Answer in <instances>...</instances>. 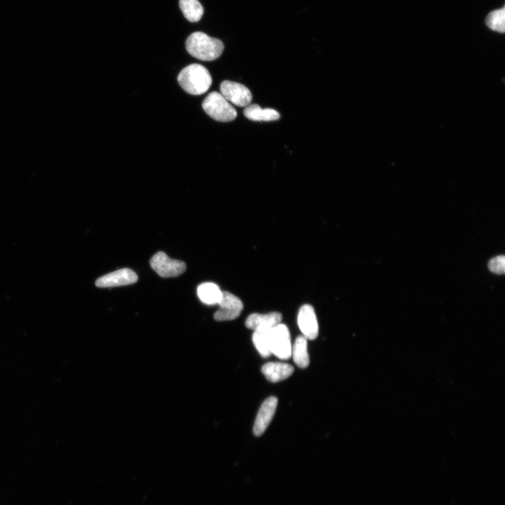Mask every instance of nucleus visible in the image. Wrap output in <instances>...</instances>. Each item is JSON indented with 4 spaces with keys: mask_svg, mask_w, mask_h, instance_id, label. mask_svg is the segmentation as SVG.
Here are the masks:
<instances>
[{
    "mask_svg": "<svg viewBox=\"0 0 505 505\" xmlns=\"http://www.w3.org/2000/svg\"><path fill=\"white\" fill-rule=\"evenodd\" d=\"M178 81L188 94L200 96L206 93L212 83L209 70L200 64H192L182 70Z\"/></svg>",
    "mask_w": 505,
    "mask_h": 505,
    "instance_id": "f257e3e1",
    "label": "nucleus"
},
{
    "mask_svg": "<svg viewBox=\"0 0 505 505\" xmlns=\"http://www.w3.org/2000/svg\"><path fill=\"white\" fill-rule=\"evenodd\" d=\"M270 348L271 353L281 360L291 357L292 345L288 327L279 323L270 330Z\"/></svg>",
    "mask_w": 505,
    "mask_h": 505,
    "instance_id": "20e7f679",
    "label": "nucleus"
},
{
    "mask_svg": "<svg viewBox=\"0 0 505 505\" xmlns=\"http://www.w3.org/2000/svg\"><path fill=\"white\" fill-rule=\"evenodd\" d=\"M150 266L161 278H176L186 271V264L168 257L164 252L159 251L151 259Z\"/></svg>",
    "mask_w": 505,
    "mask_h": 505,
    "instance_id": "39448f33",
    "label": "nucleus"
},
{
    "mask_svg": "<svg viewBox=\"0 0 505 505\" xmlns=\"http://www.w3.org/2000/svg\"><path fill=\"white\" fill-rule=\"evenodd\" d=\"M202 108L210 118L218 122H229L237 117L234 108L218 93L209 94L204 100Z\"/></svg>",
    "mask_w": 505,
    "mask_h": 505,
    "instance_id": "7ed1b4c3",
    "label": "nucleus"
},
{
    "mask_svg": "<svg viewBox=\"0 0 505 505\" xmlns=\"http://www.w3.org/2000/svg\"><path fill=\"white\" fill-rule=\"evenodd\" d=\"M294 371V368L288 364L280 362H269L262 367V373L268 380L278 383L290 377Z\"/></svg>",
    "mask_w": 505,
    "mask_h": 505,
    "instance_id": "f8f14e48",
    "label": "nucleus"
},
{
    "mask_svg": "<svg viewBox=\"0 0 505 505\" xmlns=\"http://www.w3.org/2000/svg\"><path fill=\"white\" fill-rule=\"evenodd\" d=\"M489 270L497 275H503L505 271V259L503 256L493 258L489 262Z\"/></svg>",
    "mask_w": 505,
    "mask_h": 505,
    "instance_id": "6ab92c4d",
    "label": "nucleus"
},
{
    "mask_svg": "<svg viewBox=\"0 0 505 505\" xmlns=\"http://www.w3.org/2000/svg\"><path fill=\"white\" fill-rule=\"evenodd\" d=\"M218 305L219 309L214 314V319L217 321L234 320L240 315L243 308L242 301L227 291H223Z\"/></svg>",
    "mask_w": 505,
    "mask_h": 505,
    "instance_id": "0eeeda50",
    "label": "nucleus"
},
{
    "mask_svg": "<svg viewBox=\"0 0 505 505\" xmlns=\"http://www.w3.org/2000/svg\"><path fill=\"white\" fill-rule=\"evenodd\" d=\"M243 114L247 119L255 122H271L280 118L277 111L271 109H262L257 104L246 106Z\"/></svg>",
    "mask_w": 505,
    "mask_h": 505,
    "instance_id": "ddd939ff",
    "label": "nucleus"
},
{
    "mask_svg": "<svg viewBox=\"0 0 505 505\" xmlns=\"http://www.w3.org/2000/svg\"><path fill=\"white\" fill-rule=\"evenodd\" d=\"M221 94L228 102L238 107H246L252 102L250 90L239 83L224 81L221 83Z\"/></svg>",
    "mask_w": 505,
    "mask_h": 505,
    "instance_id": "423d86ee",
    "label": "nucleus"
},
{
    "mask_svg": "<svg viewBox=\"0 0 505 505\" xmlns=\"http://www.w3.org/2000/svg\"><path fill=\"white\" fill-rule=\"evenodd\" d=\"M291 356L295 364L301 369L307 368L310 364L307 351V340L303 335L298 336L292 347Z\"/></svg>",
    "mask_w": 505,
    "mask_h": 505,
    "instance_id": "2eb2a0df",
    "label": "nucleus"
},
{
    "mask_svg": "<svg viewBox=\"0 0 505 505\" xmlns=\"http://www.w3.org/2000/svg\"><path fill=\"white\" fill-rule=\"evenodd\" d=\"M298 323L307 340H314L319 334V325L314 309L310 305H304L300 309Z\"/></svg>",
    "mask_w": 505,
    "mask_h": 505,
    "instance_id": "6e6552de",
    "label": "nucleus"
},
{
    "mask_svg": "<svg viewBox=\"0 0 505 505\" xmlns=\"http://www.w3.org/2000/svg\"><path fill=\"white\" fill-rule=\"evenodd\" d=\"M268 329H259L255 330L252 334V342L259 352L260 355L264 358H269L272 353L270 348V330Z\"/></svg>",
    "mask_w": 505,
    "mask_h": 505,
    "instance_id": "f3484780",
    "label": "nucleus"
},
{
    "mask_svg": "<svg viewBox=\"0 0 505 505\" xmlns=\"http://www.w3.org/2000/svg\"><path fill=\"white\" fill-rule=\"evenodd\" d=\"M278 403V399L275 396L269 397L263 403L254 428V433L257 437L262 436L266 431L275 415Z\"/></svg>",
    "mask_w": 505,
    "mask_h": 505,
    "instance_id": "9d476101",
    "label": "nucleus"
},
{
    "mask_svg": "<svg viewBox=\"0 0 505 505\" xmlns=\"http://www.w3.org/2000/svg\"><path fill=\"white\" fill-rule=\"evenodd\" d=\"M186 49L193 57L212 61L218 58L224 51V45L218 39L211 38L202 32L191 34L186 40Z\"/></svg>",
    "mask_w": 505,
    "mask_h": 505,
    "instance_id": "f03ea898",
    "label": "nucleus"
},
{
    "mask_svg": "<svg viewBox=\"0 0 505 505\" xmlns=\"http://www.w3.org/2000/svg\"><path fill=\"white\" fill-rule=\"evenodd\" d=\"M138 279L132 270L124 268L100 278L96 281V285L99 288L127 286L136 283Z\"/></svg>",
    "mask_w": 505,
    "mask_h": 505,
    "instance_id": "1a4fd4ad",
    "label": "nucleus"
},
{
    "mask_svg": "<svg viewBox=\"0 0 505 505\" xmlns=\"http://www.w3.org/2000/svg\"><path fill=\"white\" fill-rule=\"evenodd\" d=\"M282 315L280 312H271L266 314H252L246 320V326L252 330L272 328L281 323Z\"/></svg>",
    "mask_w": 505,
    "mask_h": 505,
    "instance_id": "9b49d317",
    "label": "nucleus"
},
{
    "mask_svg": "<svg viewBox=\"0 0 505 505\" xmlns=\"http://www.w3.org/2000/svg\"><path fill=\"white\" fill-rule=\"evenodd\" d=\"M198 296L200 300L208 305H218L220 302L223 291L214 283H204L198 288Z\"/></svg>",
    "mask_w": 505,
    "mask_h": 505,
    "instance_id": "4468645a",
    "label": "nucleus"
},
{
    "mask_svg": "<svg viewBox=\"0 0 505 505\" xmlns=\"http://www.w3.org/2000/svg\"><path fill=\"white\" fill-rule=\"evenodd\" d=\"M180 8L186 19L192 23L201 20L204 8L199 0H179Z\"/></svg>",
    "mask_w": 505,
    "mask_h": 505,
    "instance_id": "dca6fc26",
    "label": "nucleus"
},
{
    "mask_svg": "<svg viewBox=\"0 0 505 505\" xmlns=\"http://www.w3.org/2000/svg\"><path fill=\"white\" fill-rule=\"evenodd\" d=\"M486 25L492 31L504 33L505 31L504 8L490 13L486 20Z\"/></svg>",
    "mask_w": 505,
    "mask_h": 505,
    "instance_id": "a211bd4d",
    "label": "nucleus"
}]
</instances>
